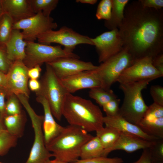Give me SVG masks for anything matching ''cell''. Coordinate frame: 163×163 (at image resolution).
Instances as JSON below:
<instances>
[{
  "mask_svg": "<svg viewBox=\"0 0 163 163\" xmlns=\"http://www.w3.org/2000/svg\"><path fill=\"white\" fill-rule=\"evenodd\" d=\"M129 2L118 29L124 47L135 61L153 59L163 52V10L144 8L139 0Z\"/></svg>",
  "mask_w": 163,
  "mask_h": 163,
  "instance_id": "1",
  "label": "cell"
},
{
  "mask_svg": "<svg viewBox=\"0 0 163 163\" xmlns=\"http://www.w3.org/2000/svg\"><path fill=\"white\" fill-rule=\"evenodd\" d=\"M69 125L87 132H96L103 127L104 116L99 107L90 100L72 94H66L62 111Z\"/></svg>",
  "mask_w": 163,
  "mask_h": 163,
  "instance_id": "2",
  "label": "cell"
},
{
  "mask_svg": "<svg viewBox=\"0 0 163 163\" xmlns=\"http://www.w3.org/2000/svg\"><path fill=\"white\" fill-rule=\"evenodd\" d=\"M93 137L84 129L69 125L46 147L55 158L73 163L79 159L83 145Z\"/></svg>",
  "mask_w": 163,
  "mask_h": 163,
  "instance_id": "3",
  "label": "cell"
},
{
  "mask_svg": "<svg viewBox=\"0 0 163 163\" xmlns=\"http://www.w3.org/2000/svg\"><path fill=\"white\" fill-rule=\"evenodd\" d=\"M153 80L149 79L120 84V88L124 94L123 103L120 108V116L129 122L138 125L148 107L143 99L142 91Z\"/></svg>",
  "mask_w": 163,
  "mask_h": 163,
  "instance_id": "4",
  "label": "cell"
},
{
  "mask_svg": "<svg viewBox=\"0 0 163 163\" xmlns=\"http://www.w3.org/2000/svg\"><path fill=\"white\" fill-rule=\"evenodd\" d=\"M46 64V71L40 81V88L35 92L47 100L53 116L58 120L62 117L63 105L68 93L62 86L51 66Z\"/></svg>",
  "mask_w": 163,
  "mask_h": 163,
  "instance_id": "5",
  "label": "cell"
},
{
  "mask_svg": "<svg viewBox=\"0 0 163 163\" xmlns=\"http://www.w3.org/2000/svg\"><path fill=\"white\" fill-rule=\"evenodd\" d=\"M17 96L29 115L34 132V142L25 163H47L53 156L45 143L42 128L44 116L35 113L29 104L28 98L21 94Z\"/></svg>",
  "mask_w": 163,
  "mask_h": 163,
  "instance_id": "6",
  "label": "cell"
},
{
  "mask_svg": "<svg viewBox=\"0 0 163 163\" xmlns=\"http://www.w3.org/2000/svg\"><path fill=\"white\" fill-rule=\"evenodd\" d=\"M23 62L28 69L62 58H80L77 54L62 49L61 45L52 46L35 42H27Z\"/></svg>",
  "mask_w": 163,
  "mask_h": 163,
  "instance_id": "7",
  "label": "cell"
},
{
  "mask_svg": "<svg viewBox=\"0 0 163 163\" xmlns=\"http://www.w3.org/2000/svg\"><path fill=\"white\" fill-rule=\"evenodd\" d=\"M135 62L127 49L124 47L120 52L102 62L94 70L103 88L109 89L117 82L123 71Z\"/></svg>",
  "mask_w": 163,
  "mask_h": 163,
  "instance_id": "8",
  "label": "cell"
},
{
  "mask_svg": "<svg viewBox=\"0 0 163 163\" xmlns=\"http://www.w3.org/2000/svg\"><path fill=\"white\" fill-rule=\"evenodd\" d=\"M38 43L50 45L56 43L64 46L66 50L73 52L76 46L81 44L94 45L91 38L81 34L72 28L64 26L57 30H51L39 35Z\"/></svg>",
  "mask_w": 163,
  "mask_h": 163,
  "instance_id": "9",
  "label": "cell"
},
{
  "mask_svg": "<svg viewBox=\"0 0 163 163\" xmlns=\"http://www.w3.org/2000/svg\"><path fill=\"white\" fill-rule=\"evenodd\" d=\"M57 23L53 18L45 15L42 12L14 23L13 29L22 30L24 39L27 42H34L40 35L56 29Z\"/></svg>",
  "mask_w": 163,
  "mask_h": 163,
  "instance_id": "10",
  "label": "cell"
},
{
  "mask_svg": "<svg viewBox=\"0 0 163 163\" xmlns=\"http://www.w3.org/2000/svg\"><path fill=\"white\" fill-rule=\"evenodd\" d=\"M152 58L146 57L135 61L125 69L120 76L117 82L120 84H126L145 79H155L163 76V74L153 66Z\"/></svg>",
  "mask_w": 163,
  "mask_h": 163,
  "instance_id": "11",
  "label": "cell"
},
{
  "mask_svg": "<svg viewBox=\"0 0 163 163\" xmlns=\"http://www.w3.org/2000/svg\"><path fill=\"white\" fill-rule=\"evenodd\" d=\"M91 40L95 47L99 63L117 54L124 48L118 29L104 32Z\"/></svg>",
  "mask_w": 163,
  "mask_h": 163,
  "instance_id": "12",
  "label": "cell"
},
{
  "mask_svg": "<svg viewBox=\"0 0 163 163\" xmlns=\"http://www.w3.org/2000/svg\"><path fill=\"white\" fill-rule=\"evenodd\" d=\"M28 69L23 61H16L12 63L5 74L8 95L13 94L16 95L21 94L29 97Z\"/></svg>",
  "mask_w": 163,
  "mask_h": 163,
  "instance_id": "13",
  "label": "cell"
},
{
  "mask_svg": "<svg viewBox=\"0 0 163 163\" xmlns=\"http://www.w3.org/2000/svg\"><path fill=\"white\" fill-rule=\"evenodd\" d=\"M137 126L146 134L163 139V106L154 103L148 106Z\"/></svg>",
  "mask_w": 163,
  "mask_h": 163,
  "instance_id": "14",
  "label": "cell"
},
{
  "mask_svg": "<svg viewBox=\"0 0 163 163\" xmlns=\"http://www.w3.org/2000/svg\"><path fill=\"white\" fill-rule=\"evenodd\" d=\"M46 63L51 66L59 79L82 71L94 70L97 68V66L91 62L71 57L62 58Z\"/></svg>",
  "mask_w": 163,
  "mask_h": 163,
  "instance_id": "15",
  "label": "cell"
},
{
  "mask_svg": "<svg viewBox=\"0 0 163 163\" xmlns=\"http://www.w3.org/2000/svg\"><path fill=\"white\" fill-rule=\"evenodd\" d=\"M59 80L67 91L70 94L83 89L102 88L94 70L80 72Z\"/></svg>",
  "mask_w": 163,
  "mask_h": 163,
  "instance_id": "16",
  "label": "cell"
},
{
  "mask_svg": "<svg viewBox=\"0 0 163 163\" xmlns=\"http://www.w3.org/2000/svg\"><path fill=\"white\" fill-rule=\"evenodd\" d=\"M153 141H149L136 136L121 133L114 145L109 149L104 150L103 156L107 157L110 152L115 150H123L131 153L139 150L148 149Z\"/></svg>",
  "mask_w": 163,
  "mask_h": 163,
  "instance_id": "17",
  "label": "cell"
},
{
  "mask_svg": "<svg viewBox=\"0 0 163 163\" xmlns=\"http://www.w3.org/2000/svg\"><path fill=\"white\" fill-rule=\"evenodd\" d=\"M37 101L43 106L44 115L42 128L44 142L46 146L62 131L64 128L55 120L48 103L43 97L36 96Z\"/></svg>",
  "mask_w": 163,
  "mask_h": 163,
  "instance_id": "18",
  "label": "cell"
},
{
  "mask_svg": "<svg viewBox=\"0 0 163 163\" xmlns=\"http://www.w3.org/2000/svg\"><path fill=\"white\" fill-rule=\"evenodd\" d=\"M1 2L4 14L11 18L14 24L36 14L29 0H1Z\"/></svg>",
  "mask_w": 163,
  "mask_h": 163,
  "instance_id": "19",
  "label": "cell"
},
{
  "mask_svg": "<svg viewBox=\"0 0 163 163\" xmlns=\"http://www.w3.org/2000/svg\"><path fill=\"white\" fill-rule=\"evenodd\" d=\"M103 121L105 126L115 128L121 133L136 136L151 141L159 139L146 134L138 126L129 122L119 114L114 116H104Z\"/></svg>",
  "mask_w": 163,
  "mask_h": 163,
  "instance_id": "20",
  "label": "cell"
},
{
  "mask_svg": "<svg viewBox=\"0 0 163 163\" xmlns=\"http://www.w3.org/2000/svg\"><path fill=\"white\" fill-rule=\"evenodd\" d=\"M27 42L24 40L21 30L13 29L6 43L5 50L8 59L12 62L23 61L25 56Z\"/></svg>",
  "mask_w": 163,
  "mask_h": 163,
  "instance_id": "21",
  "label": "cell"
},
{
  "mask_svg": "<svg viewBox=\"0 0 163 163\" xmlns=\"http://www.w3.org/2000/svg\"><path fill=\"white\" fill-rule=\"evenodd\" d=\"M6 130L18 139L24 135L27 121L26 114L23 111L20 113L11 115H6L3 117Z\"/></svg>",
  "mask_w": 163,
  "mask_h": 163,
  "instance_id": "22",
  "label": "cell"
},
{
  "mask_svg": "<svg viewBox=\"0 0 163 163\" xmlns=\"http://www.w3.org/2000/svg\"><path fill=\"white\" fill-rule=\"evenodd\" d=\"M129 0H112V7L110 17L105 21L104 26L110 30L118 29L124 18L125 7Z\"/></svg>",
  "mask_w": 163,
  "mask_h": 163,
  "instance_id": "23",
  "label": "cell"
},
{
  "mask_svg": "<svg viewBox=\"0 0 163 163\" xmlns=\"http://www.w3.org/2000/svg\"><path fill=\"white\" fill-rule=\"evenodd\" d=\"M104 150L98 137L96 136H93L82 146L80 158L81 159H86L103 156Z\"/></svg>",
  "mask_w": 163,
  "mask_h": 163,
  "instance_id": "24",
  "label": "cell"
},
{
  "mask_svg": "<svg viewBox=\"0 0 163 163\" xmlns=\"http://www.w3.org/2000/svg\"><path fill=\"white\" fill-rule=\"evenodd\" d=\"M96 136L99 139L104 150L111 148L118 139L121 132L109 126L102 127L96 132Z\"/></svg>",
  "mask_w": 163,
  "mask_h": 163,
  "instance_id": "25",
  "label": "cell"
},
{
  "mask_svg": "<svg viewBox=\"0 0 163 163\" xmlns=\"http://www.w3.org/2000/svg\"><path fill=\"white\" fill-rule=\"evenodd\" d=\"M89 95L102 107L110 100L117 98L112 89H106L101 87L90 89Z\"/></svg>",
  "mask_w": 163,
  "mask_h": 163,
  "instance_id": "26",
  "label": "cell"
},
{
  "mask_svg": "<svg viewBox=\"0 0 163 163\" xmlns=\"http://www.w3.org/2000/svg\"><path fill=\"white\" fill-rule=\"evenodd\" d=\"M14 22L11 18L4 14L0 20V48L5 49V45L13 30Z\"/></svg>",
  "mask_w": 163,
  "mask_h": 163,
  "instance_id": "27",
  "label": "cell"
},
{
  "mask_svg": "<svg viewBox=\"0 0 163 163\" xmlns=\"http://www.w3.org/2000/svg\"><path fill=\"white\" fill-rule=\"evenodd\" d=\"M34 12H42L46 16H50L51 13L57 7L58 0H29Z\"/></svg>",
  "mask_w": 163,
  "mask_h": 163,
  "instance_id": "28",
  "label": "cell"
},
{
  "mask_svg": "<svg viewBox=\"0 0 163 163\" xmlns=\"http://www.w3.org/2000/svg\"><path fill=\"white\" fill-rule=\"evenodd\" d=\"M18 138L6 130L0 131V156L6 155L9 150L15 147Z\"/></svg>",
  "mask_w": 163,
  "mask_h": 163,
  "instance_id": "29",
  "label": "cell"
},
{
  "mask_svg": "<svg viewBox=\"0 0 163 163\" xmlns=\"http://www.w3.org/2000/svg\"><path fill=\"white\" fill-rule=\"evenodd\" d=\"M5 102V111L6 115H14L21 113V104L17 96L14 94H11L6 97Z\"/></svg>",
  "mask_w": 163,
  "mask_h": 163,
  "instance_id": "30",
  "label": "cell"
},
{
  "mask_svg": "<svg viewBox=\"0 0 163 163\" xmlns=\"http://www.w3.org/2000/svg\"><path fill=\"white\" fill-rule=\"evenodd\" d=\"M112 7V0H102L97 7L96 17L98 20L104 19L105 21L110 18Z\"/></svg>",
  "mask_w": 163,
  "mask_h": 163,
  "instance_id": "31",
  "label": "cell"
},
{
  "mask_svg": "<svg viewBox=\"0 0 163 163\" xmlns=\"http://www.w3.org/2000/svg\"><path fill=\"white\" fill-rule=\"evenodd\" d=\"M149 149L152 160L163 161V139L154 141Z\"/></svg>",
  "mask_w": 163,
  "mask_h": 163,
  "instance_id": "32",
  "label": "cell"
},
{
  "mask_svg": "<svg viewBox=\"0 0 163 163\" xmlns=\"http://www.w3.org/2000/svg\"><path fill=\"white\" fill-rule=\"evenodd\" d=\"M123 161L120 158H108L101 156L86 159H78L73 163H123Z\"/></svg>",
  "mask_w": 163,
  "mask_h": 163,
  "instance_id": "33",
  "label": "cell"
},
{
  "mask_svg": "<svg viewBox=\"0 0 163 163\" xmlns=\"http://www.w3.org/2000/svg\"><path fill=\"white\" fill-rule=\"evenodd\" d=\"M120 99L117 98L113 99L105 104L103 110L106 115L114 116L119 114Z\"/></svg>",
  "mask_w": 163,
  "mask_h": 163,
  "instance_id": "34",
  "label": "cell"
},
{
  "mask_svg": "<svg viewBox=\"0 0 163 163\" xmlns=\"http://www.w3.org/2000/svg\"><path fill=\"white\" fill-rule=\"evenodd\" d=\"M150 92L154 103L163 106V87L158 85L151 86Z\"/></svg>",
  "mask_w": 163,
  "mask_h": 163,
  "instance_id": "35",
  "label": "cell"
},
{
  "mask_svg": "<svg viewBox=\"0 0 163 163\" xmlns=\"http://www.w3.org/2000/svg\"><path fill=\"white\" fill-rule=\"evenodd\" d=\"M13 63L8 58L5 50L0 48V71L6 74Z\"/></svg>",
  "mask_w": 163,
  "mask_h": 163,
  "instance_id": "36",
  "label": "cell"
},
{
  "mask_svg": "<svg viewBox=\"0 0 163 163\" xmlns=\"http://www.w3.org/2000/svg\"><path fill=\"white\" fill-rule=\"evenodd\" d=\"M142 6L156 9H162L163 7V0H139Z\"/></svg>",
  "mask_w": 163,
  "mask_h": 163,
  "instance_id": "37",
  "label": "cell"
},
{
  "mask_svg": "<svg viewBox=\"0 0 163 163\" xmlns=\"http://www.w3.org/2000/svg\"><path fill=\"white\" fill-rule=\"evenodd\" d=\"M8 95L6 89L0 88V113L4 117L6 116L5 111V98Z\"/></svg>",
  "mask_w": 163,
  "mask_h": 163,
  "instance_id": "38",
  "label": "cell"
},
{
  "mask_svg": "<svg viewBox=\"0 0 163 163\" xmlns=\"http://www.w3.org/2000/svg\"><path fill=\"white\" fill-rule=\"evenodd\" d=\"M152 157L148 148L143 149L139 158L133 163H152Z\"/></svg>",
  "mask_w": 163,
  "mask_h": 163,
  "instance_id": "39",
  "label": "cell"
},
{
  "mask_svg": "<svg viewBox=\"0 0 163 163\" xmlns=\"http://www.w3.org/2000/svg\"><path fill=\"white\" fill-rule=\"evenodd\" d=\"M153 66L158 71L163 74V54L158 55L152 59Z\"/></svg>",
  "mask_w": 163,
  "mask_h": 163,
  "instance_id": "40",
  "label": "cell"
},
{
  "mask_svg": "<svg viewBox=\"0 0 163 163\" xmlns=\"http://www.w3.org/2000/svg\"><path fill=\"white\" fill-rule=\"evenodd\" d=\"M42 69L40 66L36 65L28 69V75L30 79H37L40 77Z\"/></svg>",
  "mask_w": 163,
  "mask_h": 163,
  "instance_id": "41",
  "label": "cell"
},
{
  "mask_svg": "<svg viewBox=\"0 0 163 163\" xmlns=\"http://www.w3.org/2000/svg\"><path fill=\"white\" fill-rule=\"evenodd\" d=\"M28 86L31 91L35 92L40 89V83L37 79H30L28 81Z\"/></svg>",
  "mask_w": 163,
  "mask_h": 163,
  "instance_id": "42",
  "label": "cell"
},
{
  "mask_svg": "<svg viewBox=\"0 0 163 163\" xmlns=\"http://www.w3.org/2000/svg\"><path fill=\"white\" fill-rule=\"evenodd\" d=\"M0 88L7 90V84L6 75L0 71Z\"/></svg>",
  "mask_w": 163,
  "mask_h": 163,
  "instance_id": "43",
  "label": "cell"
},
{
  "mask_svg": "<svg viewBox=\"0 0 163 163\" xmlns=\"http://www.w3.org/2000/svg\"><path fill=\"white\" fill-rule=\"evenodd\" d=\"M76 1L77 2H80L82 3L94 5L97 3V0H77Z\"/></svg>",
  "mask_w": 163,
  "mask_h": 163,
  "instance_id": "44",
  "label": "cell"
},
{
  "mask_svg": "<svg viewBox=\"0 0 163 163\" xmlns=\"http://www.w3.org/2000/svg\"><path fill=\"white\" fill-rule=\"evenodd\" d=\"M4 130H6L4 124L3 117L0 113V131Z\"/></svg>",
  "mask_w": 163,
  "mask_h": 163,
  "instance_id": "45",
  "label": "cell"
},
{
  "mask_svg": "<svg viewBox=\"0 0 163 163\" xmlns=\"http://www.w3.org/2000/svg\"><path fill=\"white\" fill-rule=\"evenodd\" d=\"M47 163H68L57 158L53 160H50Z\"/></svg>",
  "mask_w": 163,
  "mask_h": 163,
  "instance_id": "46",
  "label": "cell"
},
{
  "mask_svg": "<svg viewBox=\"0 0 163 163\" xmlns=\"http://www.w3.org/2000/svg\"><path fill=\"white\" fill-rule=\"evenodd\" d=\"M4 14L2 5L1 0H0V20Z\"/></svg>",
  "mask_w": 163,
  "mask_h": 163,
  "instance_id": "47",
  "label": "cell"
},
{
  "mask_svg": "<svg viewBox=\"0 0 163 163\" xmlns=\"http://www.w3.org/2000/svg\"><path fill=\"white\" fill-rule=\"evenodd\" d=\"M152 163H163V161L152 160Z\"/></svg>",
  "mask_w": 163,
  "mask_h": 163,
  "instance_id": "48",
  "label": "cell"
},
{
  "mask_svg": "<svg viewBox=\"0 0 163 163\" xmlns=\"http://www.w3.org/2000/svg\"><path fill=\"white\" fill-rule=\"evenodd\" d=\"M0 163H2V162H0Z\"/></svg>",
  "mask_w": 163,
  "mask_h": 163,
  "instance_id": "49",
  "label": "cell"
}]
</instances>
